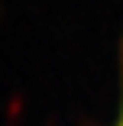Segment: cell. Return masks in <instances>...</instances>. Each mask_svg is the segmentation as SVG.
Masks as SVG:
<instances>
[{"label": "cell", "mask_w": 123, "mask_h": 126, "mask_svg": "<svg viewBox=\"0 0 123 126\" xmlns=\"http://www.w3.org/2000/svg\"><path fill=\"white\" fill-rule=\"evenodd\" d=\"M120 126H123V120H120Z\"/></svg>", "instance_id": "6da1fadb"}]
</instances>
